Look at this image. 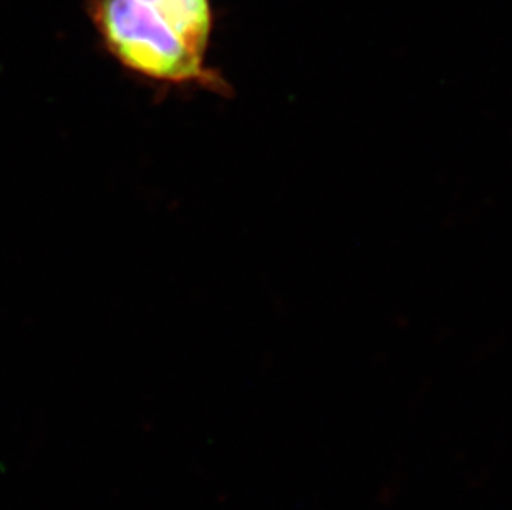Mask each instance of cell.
Wrapping results in <instances>:
<instances>
[{
    "label": "cell",
    "instance_id": "1",
    "mask_svg": "<svg viewBox=\"0 0 512 510\" xmlns=\"http://www.w3.org/2000/svg\"><path fill=\"white\" fill-rule=\"evenodd\" d=\"M93 29L121 67L168 85L221 90L224 82L166 20L141 0H87Z\"/></svg>",
    "mask_w": 512,
    "mask_h": 510
},
{
    "label": "cell",
    "instance_id": "2",
    "mask_svg": "<svg viewBox=\"0 0 512 510\" xmlns=\"http://www.w3.org/2000/svg\"><path fill=\"white\" fill-rule=\"evenodd\" d=\"M188 42L194 50L208 55L213 35L211 0H141Z\"/></svg>",
    "mask_w": 512,
    "mask_h": 510
}]
</instances>
